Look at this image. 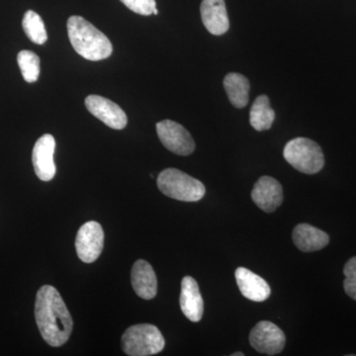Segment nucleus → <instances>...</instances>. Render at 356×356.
<instances>
[{
    "label": "nucleus",
    "mask_w": 356,
    "mask_h": 356,
    "mask_svg": "<svg viewBox=\"0 0 356 356\" xmlns=\"http://www.w3.org/2000/svg\"><path fill=\"white\" fill-rule=\"evenodd\" d=\"M35 318L44 341L58 348L69 341L74 323L64 300L55 287L40 288L35 303Z\"/></svg>",
    "instance_id": "f257e3e1"
},
{
    "label": "nucleus",
    "mask_w": 356,
    "mask_h": 356,
    "mask_svg": "<svg viewBox=\"0 0 356 356\" xmlns=\"http://www.w3.org/2000/svg\"><path fill=\"white\" fill-rule=\"evenodd\" d=\"M67 27L70 44L86 60L98 62L113 53V46L106 35L81 16H70Z\"/></svg>",
    "instance_id": "f03ea898"
},
{
    "label": "nucleus",
    "mask_w": 356,
    "mask_h": 356,
    "mask_svg": "<svg viewBox=\"0 0 356 356\" xmlns=\"http://www.w3.org/2000/svg\"><path fill=\"white\" fill-rule=\"evenodd\" d=\"M159 191L165 196L184 202H196L205 195V186L200 180L177 168H166L156 180Z\"/></svg>",
    "instance_id": "7ed1b4c3"
},
{
    "label": "nucleus",
    "mask_w": 356,
    "mask_h": 356,
    "mask_svg": "<svg viewBox=\"0 0 356 356\" xmlns=\"http://www.w3.org/2000/svg\"><path fill=\"white\" fill-rule=\"evenodd\" d=\"M121 343L127 355L149 356L161 353L165 348V341L156 325L139 324L124 332Z\"/></svg>",
    "instance_id": "20e7f679"
},
{
    "label": "nucleus",
    "mask_w": 356,
    "mask_h": 356,
    "mask_svg": "<svg viewBox=\"0 0 356 356\" xmlns=\"http://www.w3.org/2000/svg\"><path fill=\"white\" fill-rule=\"evenodd\" d=\"M283 156L300 172L315 175L324 168L325 158L317 143L307 138H296L288 142Z\"/></svg>",
    "instance_id": "39448f33"
},
{
    "label": "nucleus",
    "mask_w": 356,
    "mask_h": 356,
    "mask_svg": "<svg viewBox=\"0 0 356 356\" xmlns=\"http://www.w3.org/2000/svg\"><path fill=\"white\" fill-rule=\"evenodd\" d=\"M104 248V232L102 225L95 221L83 224L77 232L76 250L77 257L86 264L97 261Z\"/></svg>",
    "instance_id": "423d86ee"
},
{
    "label": "nucleus",
    "mask_w": 356,
    "mask_h": 356,
    "mask_svg": "<svg viewBox=\"0 0 356 356\" xmlns=\"http://www.w3.org/2000/svg\"><path fill=\"white\" fill-rule=\"evenodd\" d=\"M156 133L161 144L178 156H189L195 149V142L188 131L172 120H163L156 124Z\"/></svg>",
    "instance_id": "0eeeda50"
},
{
    "label": "nucleus",
    "mask_w": 356,
    "mask_h": 356,
    "mask_svg": "<svg viewBox=\"0 0 356 356\" xmlns=\"http://www.w3.org/2000/svg\"><path fill=\"white\" fill-rule=\"evenodd\" d=\"M250 343L259 353L276 355L284 348L286 337L277 325L268 321H261L250 332Z\"/></svg>",
    "instance_id": "6e6552de"
},
{
    "label": "nucleus",
    "mask_w": 356,
    "mask_h": 356,
    "mask_svg": "<svg viewBox=\"0 0 356 356\" xmlns=\"http://www.w3.org/2000/svg\"><path fill=\"white\" fill-rule=\"evenodd\" d=\"M86 109L105 125L114 130H123L127 126L128 118L124 110L116 103L98 95L86 98Z\"/></svg>",
    "instance_id": "1a4fd4ad"
},
{
    "label": "nucleus",
    "mask_w": 356,
    "mask_h": 356,
    "mask_svg": "<svg viewBox=\"0 0 356 356\" xmlns=\"http://www.w3.org/2000/svg\"><path fill=\"white\" fill-rule=\"evenodd\" d=\"M56 140L50 134L42 136L33 149L32 161L35 173L42 181H50L55 177L56 168L54 154H55Z\"/></svg>",
    "instance_id": "9d476101"
},
{
    "label": "nucleus",
    "mask_w": 356,
    "mask_h": 356,
    "mask_svg": "<svg viewBox=\"0 0 356 356\" xmlns=\"http://www.w3.org/2000/svg\"><path fill=\"white\" fill-rule=\"evenodd\" d=\"M252 199L259 209L273 213L283 202L282 186L275 178L262 177L254 184Z\"/></svg>",
    "instance_id": "9b49d317"
},
{
    "label": "nucleus",
    "mask_w": 356,
    "mask_h": 356,
    "mask_svg": "<svg viewBox=\"0 0 356 356\" xmlns=\"http://www.w3.org/2000/svg\"><path fill=\"white\" fill-rule=\"evenodd\" d=\"M180 309L185 317L194 323L200 322L203 317L204 302L197 281L191 276H185L181 281Z\"/></svg>",
    "instance_id": "f8f14e48"
},
{
    "label": "nucleus",
    "mask_w": 356,
    "mask_h": 356,
    "mask_svg": "<svg viewBox=\"0 0 356 356\" xmlns=\"http://www.w3.org/2000/svg\"><path fill=\"white\" fill-rule=\"evenodd\" d=\"M201 19L211 34L221 36L228 31L229 21L225 0H202Z\"/></svg>",
    "instance_id": "ddd939ff"
},
{
    "label": "nucleus",
    "mask_w": 356,
    "mask_h": 356,
    "mask_svg": "<svg viewBox=\"0 0 356 356\" xmlns=\"http://www.w3.org/2000/svg\"><path fill=\"white\" fill-rule=\"evenodd\" d=\"M131 283L136 294L140 298L152 300L158 293V280L149 262L139 259L134 264L131 271Z\"/></svg>",
    "instance_id": "4468645a"
},
{
    "label": "nucleus",
    "mask_w": 356,
    "mask_h": 356,
    "mask_svg": "<svg viewBox=\"0 0 356 356\" xmlns=\"http://www.w3.org/2000/svg\"><path fill=\"white\" fill-rule=\"evenodd\" d=\"M236 284L243 296L254 302H264L270 296L268 283L245 267H238L235 273Z\"/></svg>",
    "instance_id": "2eb2a0df"
},
{
    "label": "nucleus",
    "mask_w": 356,
    "mask_h": 356,
    "mask_svg": "<svg viewBox=\"0 0 356 356\" xmlns=\"http://www.w3.org/2000/svg\"><path fill=\"white\" fill-rule=\"evenodd\" d=\"M293 242L301 252H312L323 250L330 243L327 233L309 224H299L293 229Z\"/></svg>",
    "instance_id": "dca6fc26"
},
{
    "label": "nucleus",
    "mask_w": 356,
    "mask_h": 356,
    "mask_svg": "<svg viewBox=\"0 0 356 356\" xmlns=\"http://www.w3.org/2000/svg\"><path fill=\"white\" fill-rule=\"evenodd\" d=\"M224 88L229 100L236 108H243L248 103L250 84L247 77L229 72L224 79Z\"/></svg>",
    "instance_id": "f3484780"
},
{
    "label": "nucleus",
    "mask_w": 356,
    "mask_h": 356,
    "mask_svg": "<svg viewBox=\"0 0 356 356\" xmlns=\"http://www.w3.org/2000/svg\"><path fill=\"white\" fill-rule=\"evenodd\" d=\"M274 119H275V112L270 107L269 98L266 95L259 96L250 109V125L255 130L261 132L271 128Z\"/></svg>",
    "instance_id": "a211bd4d"
},
{
    "label": "nucleus",
    "mask_w": 356,
    "mask_h": 356,
    "mask_svg": "<svg viewBox=\"0 0 356 356\" xmlns=\"http://www.w3.org/2000/svg\"><path fill=\"white\" fill-rule=\"evenodd\" d=\"M22 27L26 36L33 43L43 44L48 40V34H47L46 28H44V21L41 16L35 11L28 10L24 14Z\"/></svg>",
    "instance_id": "6ab92c4d"
},
{
    "label": "nucleus",
    "mask_w": 356,
    "mask_h": 356,
    "mask_svg": "<svg viewBox=\"0 0 356 356\" xmlns=\"http://www.w3.org/2000/svg\"><path fill=\"white\" fill-rule=\"evenodd\" d=\"M17 63L25 81L32 83L38 81L40 76V58L36 54L33 53L31 51H21L17 56Z\"/></svg>",
    "instance_id": "aec40b11"
},
{
    "label": "nucleus",
    "mask_w": 356,
    "mask_h": 356,
    "mask_svg": "<svg viewBox=\"0 0 356 356\" xmlns=\"http://www.w3.org/2000/svg\"><path fill=\"white\" fill-rule=\"evenodd\" d=\"M120 1L133 13L140 15L149 16L152 14L158 15L156 0H120Z\"/></svg>",
    "instance_id": "412c9836"
},
{
    "label": "nucleus",
    "mask_w": 356,
    "mask_h": 356,
    "mask_svg": "<svg viewBox=\"0 0 356 356\" xmlns=\"http://www.w3.org/2000/svg\"><path fill=\"white\" fill-rule=\"evenodd\" d=\"M343 274L346 276L343 281L344 291L348 297L356 301V257L346 262Z\"/></svg>",
    "instance_id": "4be33fe9"
},
{
    "label": "nucleus",
    "mask_w": 356,
    "mask_h": 356,
    "mask_svg": "<svg viewBox=\"0 0 356 356\" xmlns=\"http://www.w3.org/2000/svg\"><path fill=\"white\" fill-rule=\"evenodd\" d=\"M245 355H243V353H233V355H232V356H243Z\"/></svg>",
    "instance_id": "5701e85b"
}]
</instances>
